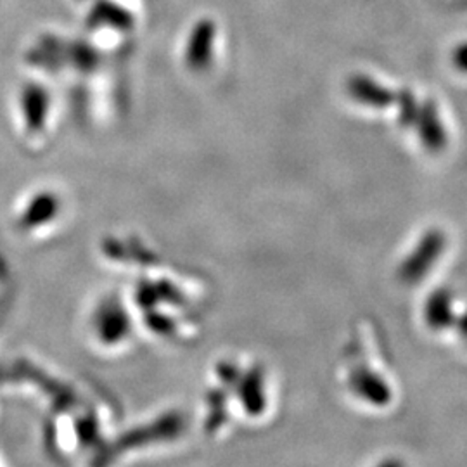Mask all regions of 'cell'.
Returning a JSON list of instances; mask_svg holds the SVG:
<instances>
[{
	"mask_svg": "<svg viewBox=\"0 0 467 467\" xmlns=\"http://www.w3.org/2000/svg\"><path fill=\"white\" fill-rule=\"evenodd\" d=\"M189 46H187V59L192 65H204L213 52V44H215V23L213 21H200L192 34L189 36Z\"/></svg>",
	"mask_w": 467,
	"mask_h": 467,
	"instance_id": "cell-1",
	"label": "cell"
},
{
	"mask_svg": "<svg viewBox=\"0 0 467 467\" xmlns=\"http://www.w3.org/2000/svg\"><path fill=\"white\" fill-rule=\"evenodd\" d=\"M21 104L26 118V125L30 127V130H38L44 125V118L47 113V104H49L47 92L40 85H26L23 88Z\"/></svg>",
	"mask_w": 467,
	"mask_h": 467,
	"instance_id": "cell-2",
	"label": "cell"
},
{
	"mask_svg": "<svg viewBox=\"0 0 467 467\" xmlns=\"http://www.w3.org/2000/svg\"><path fill=\"white\" fill-rule=\"evenodd\" d=\"M50 210H52V202L49 198H38L35 201L34 204L28 208V212L25 213V223L26 225H36L40 222H44L46 218L49 217Z\"/></svg>",
	"mask_w": 467,
	"mask_h": 467,
	"instance_id": "cell-3",
	"label": "cell"
},
{
	"mask_svg": "<svg viewBox=\"0 0 467 467\" xmlns=\"http://www.w3.org/2000/svg\"><path fill=\"white\" fill-rule=\"evenodd\" d=\"M7 379V372L4 368H0V381H5Z\"/></svg>",
	"mask_w": 467,
	"mask_h": 467,
	"instance_id": "cell-4",
	"label": "cell"
}]
</instances>
